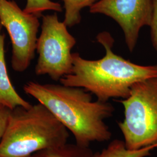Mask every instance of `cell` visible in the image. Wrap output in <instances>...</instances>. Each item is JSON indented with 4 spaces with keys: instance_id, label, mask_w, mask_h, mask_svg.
Segmentation results:
<instances>
[{
    "instance_id": "obj_5",
    "label": "cell",
    "mask_w": 157,
    "mask_h": 157,
    "mask_svg": "<svg viewBox=\"0 0 157 157\" xmlns=\"http://www.w3.org/2000/svg\"><path fill=\"white\" fill-rule=\"evenodd\" d=\"M67 26L59 21L56 13L43 16L41 33L36 51L39 54L35 67L37 75H48L55 81L72 73L73 53L76 40L67 30Z\"/></svg>"
},
{
    "instance_id": "obj_12",
    "label": "cell",
    "mask_w": 157,
    "mask_h": 157,
    "mask_svg": "<svg viewBox=\"0 0 157 157\" xmlns=\"http://www.w3.org/2000/svg\"><path fill=\"white\" fill-rule=\"evenodd\" d=\"M24 11L40 17L46 11L61 12L63 10L60 4L51 0H26Z\"/></svg>"
},
{
    "instance_id": "obj_6",
    "label": "cell",
    "mask_w": 157,
    "mask_h": 157,
    "mask_svg": "<svg viewBox=\"0 0 157 157\" xmlns=\"http://www.w3.org/2000/svg\"><path fill=\"white\" fill-rule=\"evenodd\" d=\"M39 17L27 13L14 1L0 0V23L11 41V66L17 72H23L35 56Z\"/></svg>"
},
{
    "instance_id": "obj_11",
    "label": "cell",
    "mask_w": 157,
    "mask_h": 157,
    "mask_svg": "<svg viewBox=\"0 0 157 157\" xmlns=\"http://www.w3.org/2000/svg\"><path fill=\"white\" fill-rule=\"evenodd\" d=\"M99 0H63L65 8L63 22L67 28L79 24L82 21L81 12L86 8H90Z\"/></svg>"
},
{
    "instance_id": "obj_9",
    "label": "cell",
    "mask_w": 157,
    "mask_h": 157,
    "mask_svg": "<svg viewBox=\"0 0 157 157\" xmlns=\"http://www.w3.org/2000/svg\"><path fill=\"white\" fill-rule=\"evenodd\" d=\"M157 147L155 144L138 150H130L126 148L124 140L115 139L101 151L95 152L94 157H145L150 155L151 150Z\"/></svg>"
},
{
    "instance_id": "obj_10",
    "label": "cell",
    "mask_w": 157,
    "mask_h": 157,
    "mask_svg": "<svg viewBox=\"0 0 157 157\" xmlns=\"http://www.w3.org/2000/svg\"><path fill=\"white\" fill-rule=\"evenodd\" d=\"M95 152L90 147L75 144H65L58 147L36 152L28 157H94Z\"/></svg>"
},
{
    "instance_id": "obj_8",
    "label": "cell",
    "mask_w": 157,
    "mask_h": 157,
    "mask_svg": "<svg viewBox=\"0 0 157 157\" xmlns=\"http://www.w3.org/2000/svg\"><path fill=\"white\" fill-rule=\"evenodd\" d=\"M2 27L0 23V105L11 110L17 107L29 108L32 104L17 93L8 73L5 57L6 35L2 33Z\"/></svg>"
},
{
    "instance_id": "obj_14",
    "label": "cell",
    "mask_w": 157,
    "mask_h": 157,
    "mask_svg": "<svg viewBox=\"0 0 157 157\" xmlns=\"http://www.w3.org/2000/svg\"><path fill=\"white\" fill-rule=\"evenodd\" d=\"M11 111L8 108L0 105V143L6 132Z\"/></svg>"
},
{
    "instance_id": "obj_13",
    "label": "cell",
    "mask_w": 157,
    "mask_h": 157,
    "mask_svg": "<svg viewBox=\"0 0 157 157\" xmlns=\"http://www.w3.org/2000/svg\"><path fill=\"white\" fill-rule=\"evenodd\" d=\"M152 43L157 52V0H153V13L151 22L149 26Z\"/></svg>"
},
{
    "instance_id": "obj_7",
    "label": "cell",
    "mask_w": 157,
    "mask_h": 157,
    "mask_svg": "<svg viewBox=\"0 0 157 157\" xmlns=\"http://www.w3.org/2000/svg\"><path fill=\"white\" fill-rule=\"evenodd\" d=\"M90 12L104 15L117 23L132 52L137 44L141 29L151 24L153 0H99L90 7Z\"/></svg>"
},
{
    "instance_id": "obj_4",
    "label": "cell",
    "mask_w": 157,
    "mask_h": 157,
    "mask_svg": "<svg viewBox=\"0 0 157 157\" xmlns=\"http://www.w3.org/2000/svg\"><path fill=\"white\" fill-rule=\"evenodd\" d=\"M120 102L124 118L118 126L126 148L138 150L157 144V78L136 83Z\"/></svg>"
},
{
    "instance_id": "obj_1",
    "label": "cell",
    "mask_w": 157,
    "mask_h": 157,
    "mask_svg": "<svg viewBox=\"0 0 157 157\" xmlns=\"http://www.w3.org/2000/svg\"><path fill=\"white\" fill-rule=\"evenodd\" d=\"M24 91L44 105L73 135L76 144L89 147L93 142L109 140L112 133L104 121L115 108L108 102L93 101L92 94L80 87L29 82Z\"/></svg>"
},
{
    "instance_id": "obj_2",
    "label": "cell",
    "mask_w": 157,
    "mask_h": 157,
    "mask_svg": "<svg viewBox=\"0 0 157 157\" xmlns=\"http://www.w3.org/2000/svg\"><path fill=\"white\" fill-rule=\"evenodd\" d=\"M96 38L105 48V56L88 60L73 53L72 73L61 78V84L83 88L97 100L108 102L111 98L125 99L136 83L157 78V65H137L116 54L112 50L115 41L109 32H101Z\"/></svg>"
},
{
    "instance_id": "obj_3",
    "label": "cell",
    "mask_w": 157,
    "mask_h": 157,
    "mask_svg": "<svg viewBox=\"0 0 157 157\" xmlns=\"http://www.w3.org/2000/svg\"><path fill=\"white\" fill-rule=\"evenodd\" d=\"M69 130L41 103L11 111L0 157H28L67 144Z\"/></svg>"
}]
</instances>
